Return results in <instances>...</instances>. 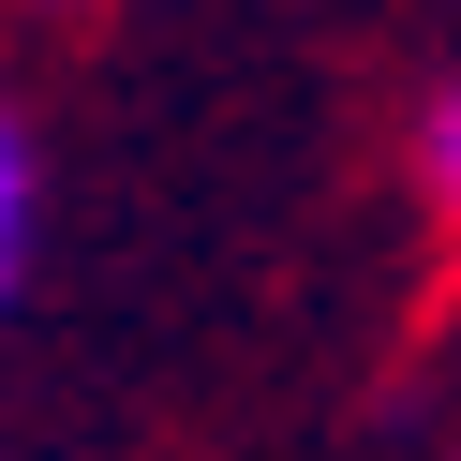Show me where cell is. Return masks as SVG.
I'll list each match as a JSON object with an SVG mask.
<instances>
[{"mask_svg":"<svg viewBox=\"0 0 461 461\" xmlns=\"http://www.w3.org/2000/svg\"><path fill=\"white\" fill-rule=\"evenodd\" d=\"M15 253H31V134L0 120V283H15Z\"/></svg>","mask_w":461,"mask_h":461,"instance_id":"cell-2","label":"cell"},{"mask_svg":"<svg viewBox=\"0 0 461 461\" xmlns=\"http://www.w3.org/2000/svg\"><path fill=\"white\" fill-rule=\"evenodd\" d=\"M417 194H431V209L461 223V90H447V104L417 120Z\"/></svg>","mask_w":461,"mask_h":461,"instance_id":"cell-1","label":"cell"}]
</instances>
